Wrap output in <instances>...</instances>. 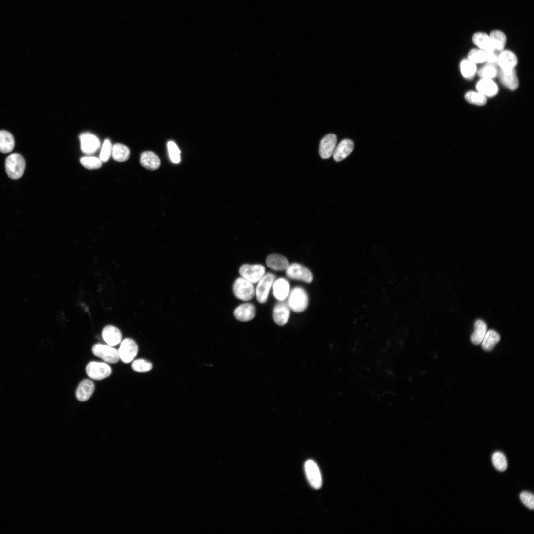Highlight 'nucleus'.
I'll return each instance as SVG.
<instances>
[{"label": "nucleus", "instance_id": "412c9836", "mask_svg": "<svg viewBox=\"0 0 534 534\" xmlns=\"http://www.w3.org/2000/svg\"><path fill=\"white\" fill-rule=\"evenodd\" d=\"M273 292L275 298L279 301L285 300L290 292L288 281L284 278L275 280L273 284Z\"/></svg>", "mask_w": 534, "mask_h": 534}, {"label": "nucleus", "instance_id": "58836bf2", "mask_svg": "<svg viewBox=\"0 0 534 534\" xmlns=\"http://www.w3.org/2000/svg\"><path fill=\"white\" fill-rule=\"evenodd\" d=\"M520 499L523 504L528 508L533 510L534 508V497L533 494L528 492H522L520 494Z\"/></svg>", "mask_w": 534, "mask_h": 534}, {"label": "nucleus", "instance_id": "393cba45", "mask_svg": "<svg viewBox=\"0 0 534 534\" xmlns=\"http://www.w3.org/2000/svg\"><path fill=\"white\" fill-rule=\"evenodd\" d=\"M15 141L12 134L5 130L0 131V152L9 153L13 149Z\"/></svg>", "mask_w": 534, "mask_h": 534}, {"label": "nucleus", "instance_id": "2eb2a0df", "mask_svg": "<svg viewBox=\"0 0 534 534\" xmlns=\"http://www.w3.org/2000/svg\"><path fill=\"white\" fill-rule=\"evenodd\" d=\"M234 315L239 321H249L253 319L256 315L255 307L252 303L242 304L235 309Z\"/></svg>", "mask_w": 534, "mask_h": 534}, {"label": "nucleus", "instance_id": "0eeeda50", "mask_svg": "<svg viewBox=\"0 0 534 534\" xmlns=\"http://www.w3.org/2000/svg\"><path fill=\"white\" fill-rule=\"evenodd\" d=\"M138 347L135 341L130 338L124 339L118 350L119 358L125 363H129L136 357Z\"/></svg>", "mask_w": 534, "mask_h": 534}, {"label": "nucleus", "instance_id": "cd10ccee", "mask_svg": "<svg viewBox=\"0 0 534 534\" xmlns=\"http://www.w3.org/2000/svg\"><path fill=\"white\" fill-rule=\"evenodd\" d=\"M489 36L495 50L499 52L503 50L506 43L505 34L500 30H494L491 32Z\"/></svg>", "mask_w": 534, "mask_h": 534}, {"label": "nucleus", "instance_id": "4be33fe9", "mask_svg": "<svg viewBox=\"0 0 534 534\" xmlns=\"http://www.w3.org/2000/svg\"><path fill=\"white\" fill-rule=\"evenodd\" d=\"M474 44L486 52L495 50L489 35L483 32L475 33L472 37Z\"/></svg>", "mask_w": 534, "mask_h": 534}, {"label": "nucleus", "instance_id": "c9c22d12", "mask_svg": "<svg viewBox=\"0 0 534 534\" xmlns=\"http://www.w3.org/2000/svg\"><path fill=\"white\" fill-rule=\"evenodd\" d=\"M468 60L474 63H481L486 61V53L481 49H473L468 55Z\"/></svg>", "mask_w": 534, "mask_h": 534}, {"label": "nucleus", "instance_id": "423d86ee", "mask_svg": "<svg viewBox=\"0 0 534 534\" xmlns=\"http://www.w3.org/2000/svg\"><path fill=\"white\" fill-rule=\"evenodd\" d=\"M275 280L274 274L267 273L258 282L255 294L259 303L263 304L267 301L270 290Z\"/></svg>", "mask_w": 534, "mask_h": 534}, {"label": "nucleus", "instance_id": "f03ea898", "mask_svg": "<svg viewBox=\"0 0 534 534\" xmlns=\"http://www.w3.org/2000/svg\"><path fill=\"white\" fill-rule=\"evenodd\" d=\"M288 304L295 312H303L308 305V296L306 291L301 287H295L290 292L288 296Z\"/></svg>", "mask_w": 534, "mask_h": 534}, {"label": "nucleus", "instance_id": "39448f33", "mask_svg": "<svg viewBox=\"0 0 534 534\" xmlns=\"http://www.w3.org/2000/svg\"><path fill=\"white\" fill-rule=\"evenodd\" d=\"M286 274L291 279L311 283L313 279L312 272L303 265L294 263L289 265L286 269Z\"/></svg>", "mask_w": 534, "mask_h": 534}, {"label": "nucleus", "instance_id": "aec40b11", "mask_svg": "<svg viewBox=\"0 0 534 534\" xmlns=\"http://www.w3.org/2000/svg\"><path fill=\"white\" fill-rule=\"evenodd\" d=\"M478 92L489 97L495 95L498 92V87L491 79L482 78L476 85Z\"/></svg>", "mask_w": 534, "mask_h": 534}, {"label": "nucleus", "instance_id": "2f4dec72", "mask_svg": "<svg viewBox=\"0 0 534 534\" xmlns=\"http://www.w3.org/2000/svg\"><path fill=\"white\" fill-rule=\"evenodd\" d=\"M478 74L482 78L491 79L497 76L498 70L496 66L487 64L478 70Z\"/></svg>", "mask_w": 534, "mask_h": 534}, {"label": "nucleus", "instance_id": "c756f323", "mask_svg": "<svg viewBox=\"0 0 534 534\" xmlns=\"http://www.w3.org/2000/svg\"><path fill=\"white\" fill-rule=\"evenodd\" d=\"M461 73L464 77L471 79L476 71L475 64L468 60H463L460 64Z\"/></svg>", "mask_w": 534, "mask_h": 534}, {"label": "nucleus", "instance_id": "f257e3e1", "mask_svg": "<svg viewBox=\"0 0 534 534\" xmlns=\"http://www.w3.org/2000/svg\"><path fill=\"white\" fill-rule=\"evenodd\" d=\"M5 167L9 177L13 179H17L23 175L25 168V161L20 154L13 153L6 158Z\"/></svg>", "mask_w": 534, "mask_h": 534}, {"label": "nucleus", "instance_id": "1a4fd4ad", "mask_svg": "<svg viewBox=\"0 0 534 534\" xmlns=\"http://www.w3.org/2000/svg\"><path fill=\"white\" fill-rule=\"evenodd\" d=\"M87 375L93 380H101L109 377L112 370L109 365L103 362L91 361L86 367Z\"/></svg>", "mask_w": 534, "mask_h": 534}, {"label": "nucleus", "instance_id": "b1692460", "mask_svg": "<svg viewBox=\"0 0 534 534\" xmlns=\"http://www.w3.org/2000/svg\"><path fill=\"white\" fill-rule=\"evenodd\" d=\"M517 63V58L514 53L509 50H502L498 55V65L500 68H514Z\"/></svg>", "mask_w": 534, "mask_h": 534}, {"label": "nucleus", "instance_id": "20e7f679", "mask_svg": "<svg viewBox=\"0 0 534 534\" xmlns=\"http://www.w3.org/2000/svg\"><path fill=\"white\" fill-rule=\"evenodd\" d=\"M92 352L95 356L108 363H116L120 359L118 350L110 345L95 344L92 347Z\"/></svg>", "mask_w": 534, "mask_h": 534}, {"label": "nucleus", "instance_id": "9d476101", "mask_svg": "<svg viewBox=\"0 0 534 534\" xmlns=\"http://www.w3.org/2000/svg\"><path fill=\"white\" fill-rule=\"evenodd\" d=\"M304 469L307 479L310 485L316 489L321 488L322 477L317 464L312 460L306 461Z\"/></svg>", "mask_w": 534, "mask_h": 534}, {"label": "nucleus", "instance_id": "9b49d317", "mask_svg": "<svg viewBox=\"0 0 534 534\" xmlns=\"http://www.w3.org/2000/svg\"><path fill=\"white\" fill-rule=\"evenodd\" d=\"M81 149L86 154H92L96 152L100 146L98 138L89 132L81 134L79 136Z\"/></svg>", "mask_w": 534, "mask_h": 534}, {"label": "nucleus", "instance_id": "dca6fc26", "mask_svg": "<svg viewBox=\"0 0 534 534\" xmlns=\"http://www.w3.org/2000/svg\"><path fill=\"white\" fill-rule=\"evenodd\" d=\"M95 389L93 382L89 379L82 380L76 390V397L80 401L88 400L92 396Z\"/></svg>", "mask_w": 534, "mask_h": 534}, {"label": "nucleus", "instance_id": "a878e982", "mask_svg": "<svg viewBox=\"0 0 534 534\" xmlns=\"http://www.w3.org/2000/svg\"><path fill=\"white\" fill-rule=\"evenodd\" d=\"M500 340L499 334L494 330L486 332L481 342L482 348L486 351H491Z\"/></svg>", "mask_w": 534, "mask_h": 534}, {"label": "nucleus", "instance_id": "ea45409f", "mask_svg": "<svg viewBox=\"0 0 534 534\" xmlns=\"http://www.w3.org/2000/svg\"><path fill=\"white\" fill-rule=\"evenodd\" d=\"M486 53V59L485 62L487 64L496 67L498 65V58L499 54V51L494 50L493 51Z\"/></svg>", "mask_w": 534, "mask_h": 534}, {"label": "nucleus", "instance_id": "a211bd4d", "mask_svg": "<svg viewBox=\"0 0 534 534\" xmlns=\"http://www.w3.org/2000/svg\"><path fill=\"white\" fill-rule=\"evenodd\" d=\"M266 263L268 267L275 271L285 270L289 265L287 259L278 254H272L268 256Z\"/></svg>", "mask_w": 534, "mask_h": 534}, {"label": "nucleus", "instance_id": "c85d7f7f", "mask_svg": "<svg viewBox=\"0 0 534 534\" xmlns=\"http://www.w3.org/2000/svg\"><path fill=\"white\" fill-rule=\"evenodd\" d=\"M130 153L128 147L122 144L116 143L112 146L111 155L116 161L120 162L126 161L129 157Z\"/></svg>", "mask_w": 534, "mask_h": 534}, {"label": "nucleus", "instance_id": "473e14b6", "mask_svg": "<svg viewBox=\"0 0 534 534\" xmlns=\"http://www.w3.org/2000/svg\"><path fill=\"white\" fill-rule=\"evenodd\" d=\"M465 98L469 103L478 106L485 105L487 101L484 95L473 91L468 92L465 95Z\"/></svg>", "mask_w": 534, "mask_h": 534}, {"label": "nucleus", "instance_id": "72a5a7b5", "mask_svg": "<svg viewBox=\"0 0 534 534\" xmlns=\"http://www.w3.org/2000/svg\"><path fill=\"white\" fill-rule=\"evenodd\" d=\"M80 163L88 169H95L100 168L102 161L98 158L93 156H85L81 158Z\"/></svg>", "mask_w": 534, "mask_h": 534}, {"label": "nucleus", "instance_id": "4c0bfd02", "mask_svg": "<svg viewBox=\"0 0 534 534\" xmlns=\"http://www.w3.org/2000/svg\"><path fill=\"white\" fill-rule=\"evenodd\" d=\"M112 146L110 140L108 139H105L103 144L99 156V159L102 162H105L109 160L112 154Z\"/></svg>", "mask_w": 534, "mask_h": 534}, {"label": "nucleus", "instance_id": "f8f14e48", "mask_svg": "<svg viewBox=\"0 0 534 534\" xmlns=\"http://www.w3.org/2000/svg\"><path fill=\"white\" fill-rule=\"evenodd\" d=\"M290 315V308L285 300L279 301L275 305L273 310V318L276 324L279 326L285 325L288 322Z\"/></svg>", "mask_w": 534, "mask_h": 534}, {"label": "nucleus", "instance_id": "6e6552de", "mask_svg": "<svg viewBox=\"0 0 534 534\" xmlns=\"http://www.w3.org/2000/svg\"><path fill=\"white\" fill-rule=\"evenodd\" d=\"M239 271L242 277L252 284H255L265 274V268L260 264H244L240 267Z\"/></svg>", "mask_w": 534, "mask_h": 534}, {"label": "nucleus", "instance_id": "bb28decb", "mask_svg": "<svg viewBox=\"0 0 534 534\" xmlns=\"http://www.w3.org/2000/svg\"><path fill=\"white\" fill-rule=\"evenodd\" d=\"M487 325L484 321L478 319L475 321L474 330L471 336L473 344L477 345L481 343L487 332Z\"/></svg>", "mask_w": 534, "mask_h": 534}, {"label": "nucleus", "instance_id": "6ab92c4d", "mask_svg": "<svg viewBox=\"0 0 534 534\" xmlns=\"http://www.w3.org/2000/svg\"><path fill=\"white\" fill-rule=\"evenodd\" d=\"M102 336L105 342L111 346L119 344L122 337L120 331L112 325L105 326L103 329Z\"/></svg>", "mask_w": 534, "mask_h": 534}, {"label": "nucleus", "instance_id": "7c9ffc66", "mask_svg": "<svg viewBox=\"0 0 534 534\" xmlns=\"http://www.w3.org/2000/svg\"><path fill=\"white\" fill-rule=\"evenodd\" d=\"M492 463L499 471H504L507 468V461L505 455L500 452H495L492 456Z\"/></svg>", "mask_w": 534, "mask_h": 534}, {"label": "nucleus", "instance_id": "e433bc0d", "mask_svg": "<svg viewBox=\"0 0 534 534\" xmlns=\"http://www.w3.org/2000/svg\"><path fill=\"white\" fill-rule=\"evenodd\" d=\"M168 151L171 161L175 163L180 161V151L177 145L172 141L167 143Z\"/></svg>", "mask_w": 534, "mask_h": 534}, {"label": "nucleus", "instance_id": "ddd939ff", "mask_svg": "<svg viewBox=\"0 0 534 534\" xmlns=\"http://www.w3.org/2000/svg\"><path fill=\"white\" fill-rule=\"evenodd\" d=\"M501 83L508 89L514 90L518 87V80L514 68H500L498 72Z\"/></svg>", "mask_w": 534, "mask_h": 534}, {"label": "nucleus", "instance_id": "f704fd0d", "mask_svg": "<svg viewBox=\"0 0 534 534\" xmlns=\"http://www.w3.org/2000/svg\"><path fill=\"white\" fill-rule=\"evenodd\" d=\"M133 370L138 372H146L150 371L152 368L151 362L143 359H139L134 360L131 365Z\"/></svg>", "mask_w": 534, "mask_h": 534}, {"label": "nucleus", "instance_id": "5701e85b", "mask_svg": "<svg viewBox=\"0 0 534 534\" xmlns=\"http://www.w3.org/2000/svg\"><path fill=\"white\" fill-rule=\"evenodd\" d=\"M140 162L142 166L150 170L157 169L161 164L158 156L150 151H144L141 153Z\"/></svg>", "mask_w": 534, "mask_h": 534}, {"label": "nucleus", "instance_id": "4468645a", "mask_svg": "<svg viewBox=\"0 0 534 534\" xmlns=\"http://www.w3.org/2000/svg\"><path fill=\"white\" fill-rule=\"evenodd\" d=\"M337 143V137L332 134L326 135L320 141L319 154L323 159H328L333 154Z\"/></svg>", "mask_w": 534, "mask_h": 534}, {"label": "nucleus", "instance_id": "f3484780", "mask_svg": "<svg viewBox=\"0 0 534 534\" xmlns=\"http://www.w3.org/2000/svg\"><path fill=\"white\" fill-rule=\"evenodd\" d=\"M353 149L354 143L351 140L345 139L342 140L336 146L333 153L334 160L337 162L343 160L351 154Z\"/></svg>", "mask_w": 534, "mask_h": 534}, {"label": "nucleus", "instance_id": "7ed1b4c3", "mask_svg": "<svg viewBox=\"0 0 534 534\" xmlns=\"http://www.w3.org/2000/svg\"><path fill=\"white\" fill-rule=\"evenodd\" d=\"M233 291L237 298L246 301L251 300L255 294L253 284L242 277L238 278L235 281Z\"/></svg>", "mask_w": 534, "mask_h": 534}]
</instances>
